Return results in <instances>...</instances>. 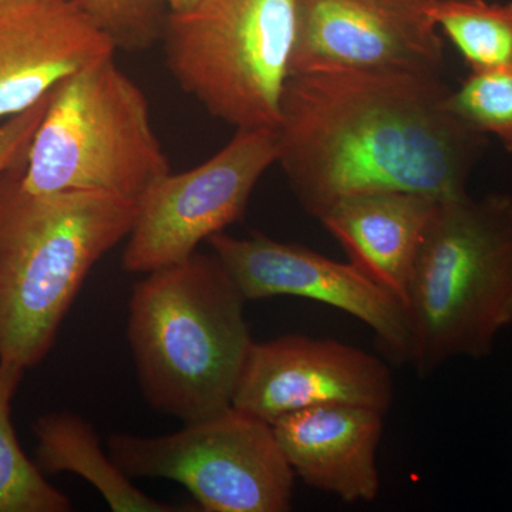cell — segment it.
Masks as SVG:
<instances>
[{"mask_svg":"<svg viewBox=\"0 0 512 512\" xmlns=\"http://www.w3.org/2000/svg\"><path fill=\"white\" fill-rule=\"evenodd\" d=\"M116 52L70 0H0V119L32 109Z\"/></svg>","mask_w":512,"mask_h":512,"instance_id":"cell-12","label":"cell"},{"mask_svg":"<svg viewBox=\"0 0 512 512\" xmlns=\"http://www.w3.org/2000/svg\"><path fill=\"white\" fill-rule=\"evenodd\" d=\"M25 370L0 362V512H69L70 498L46 480L16 437L12 402Z\"/></svg>","mask_w":512,"mask_h":512,"instance_id":"cell-17","label":"cell"},{"mask_svg":"<svg viewBox=\"0 0 512 512\" xmlns=\"http://www.w3.org/2000/svg\"><path fill=\"white\" fill-rule=\"evenodd\" d=\"M440 72L316 69L292 74L276 128V164L305 212L403 191L466 194L488 137L453 107Z\"/></svg>","mask_w":512,"mask_h":512,"instance_id":"cell-1","label":"cell"},{"mask_svg":"<svg viewBox=\"0 0 512 512\" xmlns=\"http://www.w3.org/2000/svg\"><path fill=\"white\" fill-rule=\"evenodd\" d=\"M208 244L247 302L296 296L332 306L365 323L390 356L409 363L403 303L349 261L264 234L237 238L220 232Z\"/></svg>","mask_w":512,"mask_h":512,"instance_id":"cell-9","label":"cell"},{"mask_svg":"<svg viewBox=\"0 0 512 512\" xmlns=\"http://www.w3.org/2000/svg\"><path fill=\"white\" fill-rule=\"evenodd\" d=\"M116 50L137 53L163 40L168 9L163 0H70Z\"/></svg>","mask_w":512,"mask_h":512,"instance_id":"cell-18","label":"cell"},{"mask_svg":"<svg viewBox=\"0 0 512 512\" xmlns=\"http://www.w3.org/2000/svg\"><path fill=\"white\" fill-rule=\"evenodd\" d=\"M276 158V130L241 128L204 163L165 175L138 201L121 261L124 271L146 275L178 264L241 221L256 184Z\"/></svg>","mask_w":512,"mask_h":512,"instance_id":"cell-8","label":"cell"},{"mask_svg":"<svg viewBox=\"0 0 512 512\" xmlns=\"http://www.w3.org/2000/svg\"><path fill=\"white\" fill-rule=\"evenodd\" d=\"M386 2L409 3V5H420V3L429 2V0H386Z\"/></svg>","mask_w":512,"mask_h":512,"instance_id":"cell-22","label":"cell"},{"mask_svg":"<svg viewBox=\"0 0 512 512\" xmlns=\"http://www.w3.org/2000/svg\"><path fill=\"white\" fill-rule=\"evenodd\" d=\"M298 16L299 0H201L168 13V69L215 119L237 130H276Z\"/></svg>","mask_w":512,"mask_h":512,"instance_id":"cell-6","label":"cell"},{"mask_svg":"<svg viewBox=\"0 0 512 512\" xmlns=\"http://www.w3.org/2000/svg\"><path fill=\"white\" fill-rule=\"evenodd\" d=\"M424 12L470 73L512 72V2L430 0Z\"/></svg>","mask_w":512,"mask_h":512,"instance_id":"cell-16","label":"cell"},{"mask_svg":"<svg viewBox=\"0 0 512 512\" xmlns=\"http://www.w3.org/2000/svg\"><path fill=\"white\" fill-rule=\"evenodd\" d=\"M409 363L421 377L483 359L512 325V197L437 202L407 291Z\"/></svg>","mask_w":512,"mask_h":512,"instance_id":"cell-4","label":"cell"},{"mask_svg":"<svg viewBox=\"0 0 512 512\" xmlns=\"http://www.w3.org/2000/svg\"><path fill=\"white\" fill-rule=\"evenodd\" d=\"M436 198L384 191L336 202L318 221L345 249L350 264L406 302Z\"/></svg>","mask_w":512,"mask_h":512,"instance_id":"cell-14","label":"cell"},{"mask_svg":"<svg viewBox=\"0 0 512 512\" xmlns=\"http://www.w3.org/2000/svg\"><path fill=\"white\" fill-rule=\"evenodd\" d=\"M244 298L214 254L148 272L128 303L127 340L151 409L204 420L232 406L252 339Z\"/></svg>","mask_w":512,"mask_h":512,"instance_id":"cell-3","label":"cell"},{"mask_svg":"<svg viewBox=\"0 0 512 512\" xmlns=\"http://www.w3.org/2000/svg\"><path fill=\"white\" fill-rule=\"evenodd\" d=\"M394 383L389 366L335 339L284 335L252 343L232 406L274 423L322 406H357L387 414Z\"/></svg>","mask_w":512,"mask_h":512,"instance_id":"cell-10","label":"cell"},{"mask_svg":"<svg viewBox=\"0 0 512 512\" xmlns=\"http://www.w3.org/2000/svg\"><path fill=\"white\" fill-rule=\"evenodd\" d=\"M107 450L128 477L164 478L202 511L288 512L295 474L268 421L231 406L161 436L111 434Z\"/></svg>","mask_w":512,"mask_h":512,"instance_id":"cell-7","label":"cell"},{"mask_svg":"<svg viewBox=\"0 0 512 512\" xmlns=\"http://www.w3.org/2000/svg\"><path fill=\"white\" fill-rule=\"evenodd\" d=\"M451 100L471 126L512 153V72L470 73Z\"/></svg>","mask_w":512,"mask_h":512,"instance_id":"cell-19","label":"cell"},{"mask_svg":"<svg viewBox=\"0 0 512 512\" xmlns=\"http://www.w3.org/2000/svg\"><path fill=\"white\" fill-rule=\"evenodd\" d=\"M168 173L146 96L113 56L53 90L22 184L35 194L97 191L140 201Z\"/></svg>","mask_w":512,"mask_h":512,"instance_id":"cell-5","label":"cell"},{"mask_svg":"<svg viewBox=\"0 0 512 512\" xmlns=\"http://www.w3.org/2000/svg\"><path fill=\"white\" fill-rule=\"evenodd\" d=\"M386 414L367 407L322 406L281 417L272 429L295 477L348 504L380 494L377 450Z\"/></svg>","mask_w":512,"mask_h":512,"instance_id":"cell-13","label":"cell"},{"mask_svg":"<svg viewBox=\"0 0 512 512\" xmlns=\"http://www.w3.org/2000/svg\"><path fill=\"white\" fill-rule=\"evenodd\" d=\"M36 464L43 473H70L92 484L111 511L180 512L188 508L164 503L141 491L101 446L89 421L79 414L57 412L33 424Z\"/></svg>","mask_w":512,"mask_h":512,"instance_id":"cell-15","label":"cell"},{"mask_svg":"<svg viewBox=\"0 0 512 512\" xmlns=\"http://www.w3.org/2000/svg\"><path fill=\"white\" fill-rule=\"evenodd\" d=\"M25 160L0 174V362L29 369L49 355L93 266L130 235L138 201L35 194L22 184Z\"/></svg>","mask_w":512,"mask_h":512,"instance_id":"cell-2","label":"cell"},{"mask_svg":"<svg viewBox=\"0 0 512 512\" xmlns=\"http://www.w3.org/2000/svg\"><path fill=\"white\" fill-rule=\"evenodd\" d=\"M50 96L52 93L35 104L32 109L0 123V174L15 167L28 156L30 144L40 121L45 116Z\"/></svg>","mask_w":512,"mask_h":512,"instance_id":"cell-20","label":"cell"},{"mask_svg":"<svg viewBox=\"0 0 512 512\" xmlns=\"http://www.w3.org/2000/svg\"><path fill=\"white\" fill-rule=\"evenodd\" d=\"M168 13H184L195 8L201 0H163Z\"/></svg>","mask_w":512,"mask_h":512,"instance_id":"cell-21","label":"cell"},{"mask_svg":"<svg viewBox=\"0 0 512 512\" xmlns=\"http://www.w3.org/2000/svg\"><path fill=\"white\" fill-rule=\"evenodd\" d=\"M426 3L299 0L291 76L316 69L440 72L443 40Z\"/></svg>","mask_w":512,"mask_h":512,"instance_id":"cell-11","label":"cell"}]
</instances>
